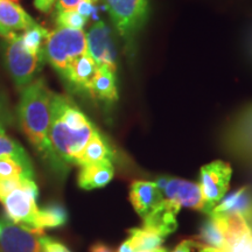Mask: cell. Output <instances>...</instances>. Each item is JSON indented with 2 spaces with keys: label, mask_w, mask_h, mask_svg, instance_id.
I'll use <instances>...</instances> for the list:
<instances>
[{
  "label": "cell",
  "mask_w": 252,
  "mask_h": 252,
  "mask_svg": "<svg viewBox=\"0 0 252 252\" xmlns=\"http://www.w3.org/2000/svg\"><path fill=\"white\" fill-rule=\"evenodd\" d=\"M35 176L33 166H27L18 161L13 158H2L0 159V180L1 179L23 178L33 179Z\"/></svg>",
  "instance_id": "cell-24"
},
{
  "label": "cell",
  "mask_w": 252,
  "mask_h": 252,
  "mask_svg": "<svg viewBox=\"0 0 252 252\" xmlns=\"http://www.w3.org/2000/svg\"><path fill=\"white\" fill-rule=\"evenodd\" d=\"M58 0H34V6L42 13H48L52 11L53 6Z\"/></svg>",
  "instance_id": "cell-31"
},
{
  "label": "cell",
  "mask_w": 252,
  "mask_h": 252,
  "mask_svg": "<svg viewBox=\"0 0 252 252\" xmlns=\"http://www.w3.org/2000/svg\"><path fill=\"white\" fill-rule=\"evenodd\" d=\"M87 21L88 18L78 13L76 9L58 12V15H56L58 26L70 28V30H83V27L87 25Z\"/></svg>",
  "instance_id": "cell-26"
},
{
  "label": "cell",
  "mask_w": 252,
  "mask_h": 252,
  "mask_svg": "<svg viewBox=\"0 0 252 252\" xmlns=\"http://www.w3.org/2000/svg\"><path fill=\"white\" fill-rule=\"evenodd\" d=\"M53 94L42 78L24 88L18 106L19 124L50 172L59 179H64L69 166L56 156L49 140Z\"/></svg>",
  "instance_id": "cell-1"
},
{
  "label": "cell",
  "mask_w": 252,
  "mask_h": 252,
  "mask_svg": "<svg viewBox=\"0 0 252 252\" xmlns=\"http://www.w3.org/2000/svg\"><path fill=\"white\" fill-rule=\"evenodd\" d=\"M43 52L45 59L63 76L75 60L88 53L87 34L83 30L56 28L49 33Z\"/></svg>",
  "instance_id": "cell-3"
},
{
  "label": "cell",
  "mask_w": 252,
  "mask_h": 252,
  "mask_svg": "<svg viewBox=\"0 0 252 252\" xmlns=\"http://www.w3.org/2000/svg\"><path fill=\"white\" fill-rule=\"evenodd\" d=\"M2 158H13L18 161L25 163L27 166H33L30 156L20 144L14 139L4 134H0V159Z\"/></svg>",
  "instance_id": "cell-25"
},
{
  "label": "cell",
  "mask_w": 252,
  "mask_h": 252,
  "mask_svg": "<svg viewBox=\"0 0 252 252\" xmlns=\"http://www.w3.org/2000/svg\"><path fill=\"white\" fill-rule=\"evenodd\" d=\"M231 175L232 168L230 163L222 160H216L201 168L198 186L203 198L202 213L208 215L224 197Z\"/></svg>",
  "instance_id": "cell-7"
},
{
  "label": "cell",
  "mask_w": 252,
  "mask_h": 252,
  "mask_svg": "<svg viewBox=\"0 0 252 252\" xmlns=\"http://www.w3.org/2000/svg\"><path fill=\"white\" fill-rule=\"evenodd\" d=\"M23 178H11V179H1L0 180V200H2L6 195H8L12 190L18 188L21 185Z\"/></svg>",
  "instance_id": "cell-29"
},
{
  "label": "cell",
  "mask_w": 252,
  "mask_h": 252,
  "mask_svg": "<svg viewBox=\"0 0 252 252\" xmlns=\"http://www.w3.org/2000/svg\"><path fill=\"white\" fill-rule=\"evenodd\" d=\"M130 201L141 219L146 217L163 201L161 190L151 181H134L130 187Z\"/></svg>",
  "instance_id": "cell-12"
},
{
  "label": "cell",
  "mask_w": 252,
  "mask_h": 252,
  "mask_svg": "<svg viewBox=\"0 0 252 252\" xmlns=\"http://www.w3.org/2000/svg\"><path fill=\"white\" fill-rule=\"evenodd\" d=\"M5 50V62L9 75L18 89L23 90L35 80L36 72L42 68L45 54L32 55L24 49L21 37L15 32H11Z\"/></svg>",
  "instance_id": "cell-4"
},
{
  "label": "cell",
  "mask_w": 252,
  "mask_h": 252,
  "mask_svg": "<svg viewBox=\"0 0 252 252\" xmlns=\"http://www.w3.org/2000/svg\"><path fill=\"white\" fill-rule=\"evenodd\" d=\"M195 249L200 248H222L228 244L225 236L220 231L215 220L209 217L200 228V234L195 239Z\"/></svg>",
  "instance_id": "cell-21"
},
{
  "label": "cell",
  "mask_w": 252,
  "mask_h": 252,
  "mask_svg": "<svg viewBox=\"0 0 252 252\" xmlns=\"http://www.w3.org/2000/svg\"><path fill=\"white\" fill-rule=\"evenodd\" d=\"M137 252H167V250L160 247L157 249H152V250H143V251H137Z\"/></svg>",
  "instance_id": "cell-36"
},
{
  "label": "cell",
  "mask_w": 252,
  "mask_h": 252,
  "mask_svg": "<svg viewBox=\"0 0 252 252\" xmlns=\"http://www.w3.org/2000/svg\"><path fill=\"white\" fill-rule=\"evenodd\" d=\"M106 7L118 33L132 39L149 17V0H105Z\"/></svg>",
  "instance_id": "cell-8"
},
{
  "label": "cell",
  "mask_w": 252,
  "mask_h": 252,
  "mask_svg": "<svg viewBox=\"0 0 252 252\" xmlns=\"http://www.w3.org/2000/svg\"><path fill=\"white\" fill-rule=\"evenodd\" d=\"M48 35L49 32L46 28L35 24L21 34V45L32 55H42L45 54L42 46H45Z\"/></svg>",
  "instance_id": "cell-23"
},
{
  "label": "cell",
  "mask_w": 252,
  "mask_h": 252,
  "mask_svg": "<svg viewBox=\"0 0 252 252\" xmlns=\"http://www.w3.org/2000/svg\"><path fill=\"white\" fill-rule=\"evenodd\" d=\"M224 252H252V232L230 242L224 247Z\"/></svg>",
  "instance_id": "cell-27"
},
{
  "label": "cell",
  "mask_w": 252,
  "mask_h": 252,
  "mask_svg": "<svg viewBox=\"0 0 252 252\" xmlns=\"http://www.w3.org/2000/svg\"><path fill=\"white\" fill-rule=\"evenodd\" d=\"M222 140L226 152L252 163V103L239 110L229 122Z\"/></svg>",
  "instance_id": "cell-6"
},
{
  "label": "cell",
  "mask_w": 252,
  "mask_h": 252,
  "mask_svg": "<svg viewBox=\"0 0 252 252\" xmlns=\"http://www.w3.org/2000/svg\"><path fill=\"white\" fill-rule=\"evenodd\" d=\"M87 94L104 105H112L118 100L116 75L109 69L98 67L94 80L88 88Z\"/></svg>",
  "instance_id": "cell-16"
},
{
  "label": "cell",
  "mask_w": 252,
  "mask_h": 252,
  "mask_svg": "<svg viewBox=\"0 0 252 252\" xmlns=\"http://www.w3.org/2000/svg\"><path fill=\"white\" fill-rule=\"evenodd\" d=\"M0 232H1V222H0Z\"/></svg>",
  "instance_id": "cell-38"
},
{
  "label": "cell",
  "mask_w": 252,
  "mask_h": 252,
  "mask_svg": "<svg viewBox=\"0 0 252 252\" xmlns=\"http://www.w3.org/2000/svg\"><path fill=\"white\" fill-rule=\"evenodd\" d=\"M181 208L172 201L165 200L152 213L143 219L144 228L151 229L163 237L173 234L178 228L176 215Z\"/></svg>",
  "instance_id": "cell-14"
},
{
  "label": "cell",
  "mask_w": 252,
  "mask_h": 252,
  "mask_svg": "<svg viewBox=\"0 0 252 252\" xmlns=\"http://www.w3.org/2000/svg\"><path fill=\"white\" fill-rule=\"evenodd\" d=\"M115 169L112 161H102L81 166L77 176V184L82 189L91 190L105 187L113 179Z\"/></svg>",
  "instance_id": "cell-17"
},
{
  "label": "cell",
  "mask_w": 252,
  "mask_h": 252,
  "mask_svg": "<svg viewBox=\"0 0 252 252\" xmlns=\"http://www.w3.org/2000/svg\"><path fill=\"white\" fill-rule=\"evenodd\" d=\"M88 54L96 61L98 67L109 69L116 74V52L113 47L111 33L103 21L94 24L87 34Z\"/></svg>",
  "instance_id": "cell-11"
},
{
  "label": "cell",
  "mask_w": 252,
  "mask_h": 252,
  "mask_svg": "<svg viewBox=\"0 0 252 252\" xmlns=\"http://www.w3.org/2000/svg\"><path fill=\"white\" fill-rule=\"evenodd\" d=\"M113 158H115V154H113L111 146L108 141L104 139L103 135L97 131L82 151L76 165L81 167L90 165V163L108 161V160L112 161Z\"/></svg>",
  "instance_id": "cell-19"
},
{
  "label": "cell",
  "mask_w": 252,
  "mask_h": 252,
  "mask_svg": "<svg viewBox=\"0 0 252 252\" xmlns=\"http://www.w3.org/2000/svg\"><path fill=\"white\" fill-rule=\"evenodd\" d=\"M39 188L33 179H24L21 185L0 200L4 206L6 219L11 222L35 229ZM36 230V229H35Z\"/></svg>",
  "instance_id": "cell-5"
},
{
  "label": "cell",
  "mask_w": 252,
  "mask_h": 252,
  "mask_svg": "<svg viewBox=\"0 0 252 252\" xmlns=\"http://www.w3.org/2000/svg\"><path fill=\"white\" fill-rule=\"evenodd\" d=\"M91 2V4H94L97 0H58L56 2V11L58 12H63V11H70V9H76L77 6L81 4V2Z\"/></svg>",
  "instance_id": "cell-30"
},
{
  "label": "cell",
  "mask_w": 252,
  "mask_h": 252,
  "mask_svg": "<svg viewBox=\"0 0 252 252\" xmlns=\"http://www.w3.org/2000/svg\"><path fill=\"white\" fill-rule=\"evenodd\" d=\"M68 220L65 208L59 203H49L39 209L35 220V229L42 231L45 229H54L64 225Z\"/></svg>",
  "instance_id": "cell-20"
},
{
  "label": "cell",
  "mask_w": 252,
  "mask_h": 252,
  "mask_svg": "<svg viewBox=\"0 0 252 252\" xmlns=\"http://www.w3.org/2000/svg\"><path fill=\"white\" fill-rule=\"evenodd\" d=\"M97 128L67 97L53 94L49 140L53 150L67 165H76L78 158Z\"/></svg>",
  "instance_id": "cell-2"
},
{
  "label": "cell",
  "mask_w": 252,
  "mask_h": 252,
  "mask_svg": "<svg viewBox=\"0 0 252 252\" xmlns=\"http://www.w3.org/2000/svg\"><path fill=\"white\" fill-rule=\"evenodd\" d=\"M128 232H130L128 239H130L135 252L160 248L165 241L163 236L153 231V230L144 228V226L131 229Z\"/></svg>",
  "instance_id": "cell-22"
},
{
  "label": "cell",
  "mask_w": 252,
  "mask_h": 252,
  "mask_svg": "<svg viewBox=\"0 0 252 252\" xmlns=\"http://www.w3.org/2000/svg\"><path fill=\"white\" fill-rule=\"evenodd\" d=\"M165 200L172 201L180 208L202 212L203 198L198 184L176 178L162 176L156 181Z\"/></svg>",
  "instance_id": "cell-10"
},
{
  "label": "cell",
  "mask_w": 252,
  "mask_h": 252,
  "mask_svg": "<svg viewBox=\"0 0 252 252\" xmlns=\"http://www.w3.org/2000/svg\"><path fill=\"white\" fill-rule=\"evenodd\" d=\"M226 214L241 215L248 220L252 228V189L249 186H244L222 198L220 202L208 215L219 216Z\"/></svg>",
  "instance_id": "cell-13"
},
{
  "label": "cell",
  "mask_w": 252,
  "mask_h": 252,
  "mask_svg": "<svg viewBox=\"0 0 252 252\" xmlns=\"http://www.w3.org/2000/svg\"><path fill=\"white\" fill-rule=\"evenodd\" d=\"M117 252H135V251H134L133 247H132V243L130 242V239L127 238L125 242H123Z\"/></svg>",
  "instance_id": "cell-35"
},
{
  "label": "cell",
  "mask_w": 252,
  "mask_h": 252,
  "mask_svg": "<svg viewBox=\"0 0 252 252\" xmlns=\"http://www.w3.org/2000/svg\"><path fill=\"white\" fill-rule=\"evenodd\" d=\"M0 222V252H42V231L17 224L7 219Z\"/></svg>",
  "instance_id": "cell-9"
},
{
  "label": "cell",
  "mask_w": 252,
  "mask_h": 252,
  "mask_svg": "<svg viewBox=\"0 0 252 252\" xmlns=\"http://www.w3.org/2000/svg\"><path fill=\"white\" fill-rule=\"evenodd\" d=\"M98 70V64L91 56L86 53L75 60L63 75V78L77 93L87 94L91 81Z\"/></svg>",
  "instance_id": "cell-15"
},
{
  "label": "cell",
  "mask_w": 252,
  "mask_h": 252,
  "mask_svg": "<svg viewBox=\"0 0 252 252\" xmlns=\"http://www.w3.org/2000/svg\"><path fill=\"white\" fill-rule=\"evenodd\" d=\"M90 252H115L111 248L104 243H94L90 248Z\"/></svg>",
  "instance_id": "cell-34"
},
{
  "label": "cell",
  "mask_w": 252,
  "mask_h": 252,
  "mask_svg": "<svg viewBox=\"0 0 252 252\" xmlns=\"http://www.w3.org/2000/svg\"><path fill=\"white\" fill-rule=\"evenodd\" d=\"M41 245H42V252H71L64 244L46 236L41 237Z\"/></svg>",
  "instance_id": "cell-28"
},
{
  "label": "cell",
  "mask_w": 252,
  "mask_h": 252,
  "mask_svg": "<svg viewBox=\"0 0 252 252\" xmlns=\"http://www.w3.org/2000/svg\"><path fill=\"white\" fill-rule=\"evenodd\" d=\"M9 33H11V32H8L7 30H5L4 27L0 26V35H1V36H5V37H7V36L9 35Z\"/></svg>",
  "instance_id": "cell-37"
},
{
  "label": "cell",
  "mask_w": 252,
  "mask_h": 252,
  "mask_svg": "<svg viewBox=\"0 0 252 252\" xmlns=\"http://www.w3.org/2000/svg\"><path fill=\"white\" fill-rule=\"evenodd\" d=\"M36 23L13 0H0V26L8 32L26 31Z\"/></svg>",
  "instance_id": "cell-18"
},
{
  "label": "cell",
  "mask_w": 252,
  "mask_h": 252,
  "mask_svg": "<svg viewBox=\"0 0 252 252\" xmlns=\"http://www.w3.org/2000/svg\"><path fill=\"white\" fill-rule=\"evenodd\" d=\"M195 249V242L193 239H186L179 243L172 252H191Z\"/></svg>",
  "instance_id": "cell-32"
},
{
  "label": "cell",
  "mask_w": 252,
  "mask_h": 252,
  "mask_svg": "<svg viewBox=\"0 0 252 252\" xmlns=\"http://www.w3.org/2000/svg\"><path fill=\"white\" fill-rule=\"evenodd\" d=\"M8 115L6 111L4 105H2L1 100H0V134L5 133V127L8 124Z\"/></svg>",
  "instance_id": "cell-33"
}]
</instances>
